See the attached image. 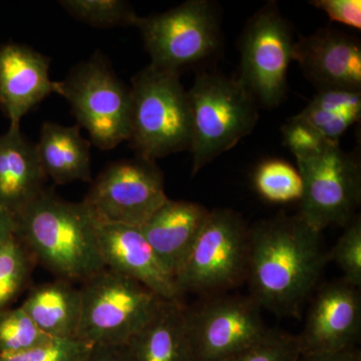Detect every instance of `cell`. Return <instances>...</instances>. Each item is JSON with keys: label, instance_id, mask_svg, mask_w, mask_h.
<instances>
[{"label": "cell", "instance_id": "cell-1", "mask_svg": "<svg viewBox=\"0 0 361 361\" xmlns=\"http://www.w3.org/2000/svg\"><path fill=\"white\" fill-rule=\"evenodd\" d=\"M320 234L299 214H279L250 228L246 278L261 308L299 316L329 262Z\"/></svg>", "mask_w": 361, "mask_h": 361}, {"label": "cell", "instance_id": "cell-2", "mask_svg": "<svg viewBox=\"0 0 361 361\" xmlns=\"http://www.w3.org/2000/svg\"><path fill=\"white\" fill-rule=\"evenodd\" d=\"M16 235L58 279L84 282L104 265L97 220L82 202L73 203L45 189L18 216Z\"/></svg>", "mask_w": 361, "mask_h": 361}, {"label": "cell", "instance_id": "cell-3", "mask_svg": "<svg viewBox=\"0 0 361 361\" xmlns=\"http://www.w3.org/2000/svg\"><path fill=\"white\" fill-rule=\"evenodd\" d=\"M130 89L129 137L137 157L156 161L191 149L192 118L180 73L149 65Z\"/></svg>", "mask_w": 361, "mask_h": 361}, {"label": "cell", "instance_id": "cell-4", "mask_svg": "<svg viewBox=\"0 0 361 361\" xmlns=\"http://www.w3.org/2000/svg\"><path fill=\"white\" fill-rule=\"evenodd\" d=\"M187 92L196 175L250 134L258 122V103L239 78L208 71L198 73Z\"/></svg>", "mask_w": 361, "mask_h": 361}, {"label": "cell", "instance_id": "cell-5", "mask_svg": "<svg viewBox=\"0 0 361 361\" xmlns=\"http://www.w3.org/2000/svg\"><path fill=\"white\" fill-rule=\"evenodd\" d=\"M77 337L92 346L127 345L164 299L130 278L103 268L82 282Z\"/></svg>", "mask_w": 361, "mask_h": 361}, {"label": "cell", "instance_id": "cell-6", "mask_svg": "<svg viewBox=\"0 0 361 361\" xmlns=\"http://www.w3.org/2000/svg\"><path fill=\"white\" fill-rule=\"evenodd\" d=\"M54 94L68 102L78 125L87 130L97 148L110 151L128 141L130 90L101 52L71 68L65 80L56 82Z\"/></svg>", "mask_w": 361, "mask_h": 361}, {"label": "cell", "instance_id": "cell-7", "mask_svg": "<svg viewBox=\"0 0 361 361\" xmlns=\"http://www.w3.org/2000/svg\"><path fill=\"white\" fill-rule=\"evenodd\" d=\"M250 228L230 209L210 211L186 262L175 277L180 296L216 293L247 277Z\"/></svg>", "mask_w": 361, "mask_h": 361}, {"label": "cell", "instance_id": "cell-8", "mask_svg": "<svg viewBox=\"0 0 361 361\" xmlns=\"http://www.w3.org/2000/svg\"><path fill=\"white\" fill-rule=\"evenodd\" d=\"M141 32L151 63L172 73L210 58L220 47V23L212 2L189 0L166 13L142 18Z\"/></svg>", "mask_w": 361, "mask_h": 361}, {"label": "cell", "instance_id": "cell-9", "mask_svg": "<svg viewBox=\"0 0 361 361\" xmlns=\"http://www.w3.org/2000/svg\"><path fill=\"white\" fill-rule=\"evenodd\" d=\"M303 182L299 215L316 231L343 226L356 216L361 201V167L357 157L342 151L339 142L322 153L297 159Z\"/></svg>", "mask_w": 361, "mask_h": 361}, {"label": "cell", "instance_id": "cell-10", "mask_svg": "<svg viewBox=\"0 0 361 361\" xmlns=\"http://www.w3.org/2000/svg\"><path fill=\"white\" fill-rule=\"evenodd\" d=\"M168 199L156 161L135 157L106 166L82 203L97 222L141 227Z\"/></svg>", "mask_w": 361, "mask_h": 361}, {"label": "cell", "instance_id": "cell-11", "mask_svg": "<svg viewBox=\"0 0 361 361\" xmlns=\"http://www.w3.org/2000/svg\"><path fill=\"white\" fill-rule=\"evenodd\" d=\"M186 323L193 361H227L270 330L251 297H215L194 310L186 308Z\"/></svg>", "mask_w": 361, "mask_h": 361}, {"label": "cell", "instance_id": "cell-12", "mask_svg": "<svg viewBox=\"0 0 361 361\" xmlns=\"http://www.w3.org/2000/svg\"><path fill=\"white\" fill-rule=\"evenodd\" d=\"M294 42L290 26L275 6H265L249 21L240 44L238 78L257 103L274 108L283 102Z\"/></svg>", "mask_w": 361, "mask_h": 361}, {"label": "cell", "instance_id": "cell-13", "mask_svg": "<svg viewBox=\"0 0 361 361\" xmlns=\"http://www.w3.org/2000/svg\"><path fill=\"white\" fill-rule=\"evenodd\" d=\"M360 332V288L342 279L320 289L296 338L301 355H311L356 348Z\"/></svg>", "mask_w": 361, "mask_h": 361}, {"label": "cell", "instance_id": "cell-14", "mask_svg": "<svg viewBox=\"0 0 361 361\" xmlns=\"http://www.w3.org/2000/svg\"><path fill=\"white\" fill-rule=\"evenodd\" d=\"M97 237L104 267L135 280L164 300H180L174 277L161 265L140 227L97 221Z\"/></svg>", "mask_w": 361, "mask_h": 361}, {"label": "cell", "instance_id": "cell-15", "mask_svg": "<svg viewBox=\"0 0 361 361\" xmlns=\"http://www.w3.org/2000/svg\"><path fill=\"white\" fill-rule=\"evenodd\" d=\"M293 61L318 90L360 92V42L332 30L300 37L294 42Z\"/></svg>", "mask_w": 361, "mask_h": 361}, {"label": "cell", "instance_id": "cell-16", "mask_svg": "<svg viewBox=\"0 0 361 361\" xmlns=\"http://www.w3.org/2000/svg\"><path fill=\"white\" fill-rule=\"evenodd\" d=\"M51 59L27 45H0V109L9 128H20L23 116L54 94Z\"/></svg>", "mask_w": 361, "mask_h": 361}, {"label": "cell", "instance_id": "cell-17", "mask_svg": "<svg viewBox=\"0 0 361 361\" xmlns=\"http://www.w3.org/2000/svg\"><path fill=\"white\" fill-rule=\"evenodd\" d=\"M210 210L196 203L168 199L140 227L165 269L176 277L186 262Z\"/></svg>", "mask_w": 361, "mask_h": 361}, {"label": "cell", "instance_id": "cell-18", "mask_svg": "<svg viewBox=\"0 0 361 361\" xmlns=\"http://www.w3.org/2000/svg\"><path fill=\"white\" fill-rule=\"evenodd\" d=\"M47 177L35 145L9 128L0 135V207L11 215L18 214L44 191Z\"/></svg>", "mask_w": 361, "mask_h": 361}, {"label": "cell", "instance_id": "cell-19", "mask_svg": "<svg viewBox=\"0 0 361 361\" xmlns=\"http://www.w3.org/2000/svg\"><path fill=\"white\" fill-rule=\"evenodd\" d=\"M92 142L80 134L78 125L63 126L54 122L42 123L37 155L47 179L56 185L92 182Z\"/></svg>", "mask_w": 361, "mask_h": 361}, {"label": "cell", "instance_id": "cell-20", "mask_svg": "<svg viewBox=\"0 0 361 361\" xmlns=\"http://www.w3.org/2000/svg\"><path fill=\"white\" fill-rule=\"evenodd\" d=\"M127 348L132 361H193L186 308L180 300L164 301Z\"/></svg>", "mask_w": 361, "mask_h": 361}, {"label": "cell", "instance_id": "cell-21", "mask_svg": "<svg viewBox=\"0 0 361 361\" xmlns=\"http://www.w3.org/2000/svg\"><path fill=\"white\" fill-rule=\"evenodd\" d=\"M20 307L45 334L52 338H75L82 294L73 282L58 279L37 285L26 296Z\"/></svg>", "mask_w": 361, "mask_h": 361}, {"label": "cell", "instance_id": "cell-22", "mask_svg": "<svg viewBox=\"0 0 361 361\" xmlns=\"http://www.w3.org/2000/svg\"><path fill=\"white\" fill-rule=\"evenodd\" d=\"M35 264L16 234L0 242V311L8 308L23 293Z\"/></svg>", "mask_w": 361, "mask_h": 361}, {"label": "cell", "instance_id": "cell-23", "mask_svg": "<svg viewBox=\"0 0 361 361\" xmlns=\"http://www.w3.org/2000/svg\"><path fill=\"white\" fill-rule=\"evenodd\" d=\"M253 184L262 198L273 203L300 201L303 182L298 169L287 161L269 160L254 173Z\"/></svg>", "mask_w": 361, "mask_h": 361}, {"label": "cell", "instance_id": "cell-24", "mask_svg": "<svg viewBox=\"0 0 361 361\" xmlns=\"http://www.w3.org/2000/svg\"><path fill=\"white\" fill-rule=\"evenodd\" d=\"M59 4L71 18L92 27L135 26L139 18L123 0H61Z\"/></svg>", "mask_w": 361, "mask_h": 361}, {"label": "cell", "instance_id": "cell-25", "mask_svg": "<svg viewBox=\"0 0 361 361\" xmlns=\"http://www.w3.org/2000/svg\"><path fill=\"white\" fill-rule=\"evenodd\" d=\"M51 339L20 306L0 311V355L21 353Z\"/></svg>", "mask_w": 361, "mask_h": 361}, {"label": "cell", "instance_id": "cell-26", "mask_svg": "<svg viewBox=\"0 0 361 361\" xmlns=\"http://www.w3.org/2000/svg\"><path fill=\"white\" fill-rule=\"evenodd\" d=\"M343 273V280L360 288L361 286V219L356 215L339 237L338 241L327 253Z\"/></svg>", "mask_w": 361, "mask_h": 361}, {"label": "cell", "instance_id": "cell-27", "mask_svg": "<svg viewBox=\"0 0 361 361\" xmlns=\"http://www.w3.org/2000/svg\"><path fill=\"white\" fill-rule=\"evenodd\" d=\"M92 348L78 338H52L21 353L0 355V361H84Z\"/></svg>", "mask_w": 361, "mask_h": 361}, {"label": "cell", "instance_id": "cell-28", "mask_svg": "<svg viewBox=\"0 0 361 361\" xmlns=\"http://www.w3.org/2000/svg\"><path fill=\"white\" fill-rule=\"evenodd\" d=\"M300 357L296 336L270 329L264 338L227 361H299Z\"/></svg>", "mask_w": 361, "mask_h": 361}, {"label": "cell", "instance_id": "cell-29", "mask_svg": "<svg viewBox=\"0 0 361 361\" xmlns=\"http://www.w3.org/2000/svg\"><path fill=\"white\" fill-rule=\"evenodd\" d=\"M285 146L297 159L308 158L322 153L336 142L326 139L310 123L293 116L282 127Z\"/></svg>", "mask_w": 361, "mask_h": 361}, {"label": "cell", "instance_id": "cell-30", "mask_svg": "<svg viewBox=\"0 0 361 361\" xmlns=\"http://www.w3.org/2000/svg\"><path fill=\"white\" fill-rule=\"evenodd\" d=\"M311 4L326 13L332 21L358 30L361 28L360 0H315Z\"/></svg>", "mask_w": 361, "mask_h": 361}, {"label": "cell", "instance_id": "cell-31", "mask_svg": "<svg viewBox=\"0 0 361 361\" xmlns=\"http://www.w3.org/2000/svg\"><path fill=\"white\" fill-rule=\"evenodd\" d=\"M84 361H132L127 345L94 346Z\"/></svg>", "mask_w": 361, "mask_h": 361}, {"label": "cell", "instance_id": "cell-32", "mask_svg": "<svg viewBox=\"0 0 361 361\" xmlns=\"http://www.w3.org/2000/svg\"><path fill=\"white\" fill-rule=\"evenodd\" d=\"M299 361H361V353L356 346V348L344 349L336 353L301 355Z\"/></svg>", "mask_w": 361, "mask_h": 361}, {"label": "cell", "instance_id": "cell-33", "mask_svg": "<svg viewBox=\"0 0 361 361\" xmlns=\"http://www.w3.org/2000/svg\"><path fill=\"white\" fill-rule=\"evenodd\" d=\"M16 218L0 207V242L16 234Z\"/></svg>", "mask_w": 361, "mask_h": 361}]
</instances>
